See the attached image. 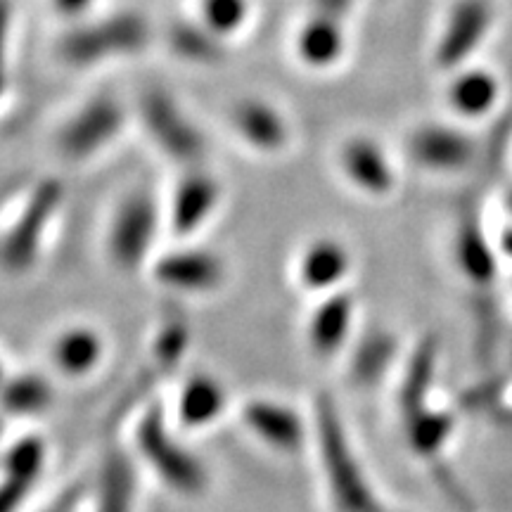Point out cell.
<instances>
[{
	"label": "cell",
	"instance_id": "cell-1",
	"mask_svg": "<svg viewBox=\"0 0 512 512\" xmlns=\"http://www.w3.org/2000/svg\"><path fill=\"white\" fill-rule=\"evenodd\" d=\"M150 43V19L138 10H119L72 24L57 38V57L67 67L88 69L143 53Z\"/></svg>",
	"mask_w": 512,
	"mask_h": 512
},
{
	"label": "cell",
	"instance_id": "cell-2",
	"mask_svg": "<svg viewBox=\"0 0 512 512\" xmlns=\"http://www.w3.org/2000/svg\"><path fill=\"white\" fill-rule=\"evenodd\" d=\"M67 200V188L60 178L46 176L31 185L19 207L0 235V268L22 275L36 266L43 242L53 221Z\"/></svg>",
	"mask_w": 512,
	"mask_h": 512
},
{
	"label": "cell",
	"instance_id": "cell-3",
	"mask_svg": "<svg viewBox=\"0 0 512 512\" xmlns=\"http://www.w3.org/2000/svg\"><path fill=\"white\" fill-rule=\"evenodd\" d=\"M138 121L159 155L181 166V171L207 164L209 138L166 88H145L138 98Z\"/></svg>",
	"mask_w": 512,
	"mask_h": 512
},
{
	"label": "cell",
	"instance_id": "cell-4",
	"mask_svg": "<svg viewBox=\"0 0 512 512\" xmlns=\"http://www.w3.org/2000/svg\"><path fill=\"white\" fill-rule=\"evenodd\" d=\"M162 209V202L150 185H136L119 197L105 233L107 256L114 266L121 271L140 268L162 228Z\"/></svg>",
	"mask_w": 512,
	"mask_h": 512
},
{
	"label": "cell",
	"instance_id": "cell-5",
	"mask_svg": "<svg viewBox=\"0 0 512 512\" xmlns=\"http://www.w3.org/2000/svg\"><path fill=\"white\" fill-rule=\"evenodd\" d=\"M316 427L320 456H323L337 508L342 512H382V505L375 501L373 491L356 463L342 422H339V415L328 396L318 399Z\"/></svg>",
	"mask_w": 512,
	"mask_h": 512
},
{
	"label": "cell",
	"instance_id": "cell-6",
	"mask_svg": "<svg viewBox=\"0 0 512 512\" xmlns=\"http://www.w3.org/2000/svg\"><path fill=\"white\" fill-rule=\"evenodd\" d=\"M128 121L126 105L112 93H95L83 100L62 121L55 133V147L62 159L74 164L91 162L124 133Z\"/></svg>",
	"mask_w": 512,
	"mask_h": 512
},
{
	"label": "cell",
	"instance_id": "cell-7",
	"mask_svg": "<svg viewBox=\"0 0 512 512\" xmlns=\"http://www.w3.org/2000/svg\"><path fill=\"white\" fill-rule=\"evenodd\" d=\"M496 27L494 0H451L434 38L432 62L441 74L475 62Z\"/></svg>",
	"mask_w": 512,
	"mask_h": 512
},
{
	"label": "cell",
	"instance_id": "cell-8",
	"mask_svg": "<svg viewBox=\"0 0 512 512\" xmlns=\"http://www.w3.org/2000/svg\"><path fill=\"white\" fill-rule=\"evenodd\" d=\"M406 157L415 169L430 176H458L475 164L477 140L470 126L458 121L427 119L406 136Z\"/></svg>",
	"mask_w": 512,
	"mask_h": 512
},
{
	"label": "cell",
	"instance_id": "cell-9",
	"mask_svg": "<svg viewBox=\"0 0 512 512\" xmlns=\"http://www.w3.org/2000/svg\"><path fill=\"white\" fill-rule=\"evenodd\" d=\"M335 164L344 183L368 200H387L399 188V166L392 152L368 133L344 138L335 152Z\"/></svg>",
	"mask_w": 512,
	"mask_h": 512
},
{
	"label": "cell",
	"instance_id": "cell-10",
	"mask_svg": "<svg viewBox=\"0 0 512 512\" xmlns=\"http://www.w3.org/2000/svg\"><path fill=\"white\" fill-rule=\"evenodd\" d=\"M444 76V105L448 119L463 126H475L498 112L503 102V79L496 69L470 62Z\"/></svg>",
	"mask_w": 512,
	"mask_h": 512
},
{
	"label": "cell",
	"instance_id": "cell-11",
	"mask_svg": "<svg viewBox=\"0 0 512 512\" xmlns=\"http://www.w3.org/2000/svg\"><path fill=\"white\" fill-rule=\"evenodd\" d=\"M223 202V183L207 164L183 169L176 178L169 202H166V223L178 238H192L197 230L214 219Z\"/></svg>",
	"mask_w": 512,
	"mask_h": 512
},
{
	"label": "cell",
	"instance_id": "cell-12",
	"mask_svg": "<svg viewBox=\"0 0 512 512\" xmlns=\"http://www.w3.org/2000/svg\"><path fill=\"white\" fill-rule=\"evenodd\" d=\"M138 444L166 484H171L181 494H200L204 489L207 475H204L202 463L166 434L159 408H152L147 418L140 422Z\"/></svg>",
	"mask_w": 512,
	"mask_h": 512
},
{
	"label": "cell",
	"instance_id": "cell-13",
	"mask_svg": "<svg viewBox=\"0 0 512 512\" xmlns=\"http://www.w3.org/2000/svg\"><path fill=\"white\" fill-rule=\"evenodd\" d=\"M228 124L240 143L259 155H283L292 143V124L287 114L259 95H247L233 102Z\"/></svg>",
	"mask_w": 512,
	"mask_h": 512
},
{
	"label": "cell",
	"instance_id": "cell-14",
	"mask_svg": "<svg viewBox=\"0 0 512 512\" xmlns=\"http://www.w3.org/2000/svg\"><path fill=\"white\" fill-rule=\"evenodd\" d=\"M292 50L297 62L309 72H330L339 67L349 50L347 17L313 10L294 31Z\"/></svg>",
	"mask_w": 512,
	"mask_h": 512
},
{
	"label": "cell",
	"instance_id": "cell-15",
	"mask_svg": "<svg viewBox=\"0 0 512 512\" xmlns=\"http://www.w3.org/2000/svg\"><path fill=\"white\" fill-rule=\"evenodd\" d=\"M159 283L181 292H211L226 280V264L207 249H176L155 264Z\"/></svg>",
	"mask_w": 512,
	"mask_h": 512
},
{
	"label": "cell",
	"instance_id": "cell-16",
	"mask_svg": "<svg viewBox=\"0 0 512 512\" xmlns=\"http://www.w3.org/2000/svg\"><path fill=\"white\" fill-rule=\"evenodd\" d=\"M299 280L313 292H330L344 283L351 271V252L339 238L323 235L311 240L299 256Z\"/></svg>",
	"mask_w": 512,
	"mask_h": 512
},
{
	"label": "cell",
	"instance_id": "cell-17",
	"mask_svg": "<svg viewBox=\"0 0 512 512\" xmlns=\"http://www.w3.org/2000/svg\"><path fill=\"white\" fill-rule=\"evenodd\" d=\"M46 451L38 439H24L12 446L5 463V482L0 484V512H15L27 498L31 484L41 475Z\"/></svg>",
	"mask_w": 512,
	"mask_h": 512
},
{
	"label": "cell",
	"instance_id": "cell-18",
	"mask_svg": "<svg viewBox=\"0 0 512 512\" xmlns=\"http://www.w3.org/2000/svg\"><path fill=\"white\" fill-rule=\"evenodd\" d=\"M166 43L178 60L200 64V67H216L228 60V43L211 34L197 17L171 22Z\"/></svg>",
	"mask_w": 512,
	"mask_h": 512
},
{
	"label": "cell",
	"instance_id": "cell-19",
	"mask_svg": "<svg viewBox=\"0 0 512 512\" xmlns=\"http://www.w3.org/2000/svg\"><path fill=\"white\" fill-rule=\"evenodd\" d=\"M354 320V299L347 292H332L311 316V344L318 354H332L344 344Z\"/></svg>",
	"mask_w": 512,
	"mask_h": 512
},
{
	"label": "cell",
	"instance_id": "cell-20",
	"mask_svg": "<svg viewBox=\"0 0 512 512\" xmlns=\"http://www.w3.org/2000/svg\"><path fill=\"white\" fill-rule=\"evenodd\" d=\"M245 422L261 439L278 448H297L302 444V422L290 408L268 401H252L245 408Z\"/></svg>",
	"mask_w": 512,
	"mask_h": 512
},
{
	"label": "cell",
	"instance_id": "cell-21",
	"mask_svg": "<svg viewBox=\"0 0 512 512\" xmlns=\"http://www.w3.org/2000/svg\"><path fill=\"white\" fill-rule=\"evenodd\" d=\"M456 259L460 271H463L470 280H475V283H489V280L494 278V247H489V242H486L482 233V223L477 219H465L458 226Z\"/></svg>",
	"mask_w": 512,
	"mask_h": 512
},
{
	"label": "cell",
	"instance_id": "cell-22",
	"mask_svg": "<svg viewBox=\"0 0 512 512\" xmlns=\"http://www.w3.org/2000/svg\"><path fill=\"white\" fill-rule=\"evenodd\" d=\"M133 489H136V477H133L131 460L121 451H112L102 467L100 512H131Z\"/></svg>",
	"mask_w": 512,
	"mask_h": 512
},
{
	"label": "cell",
	"instance_id": "cell-23",
	"mask_svg": "<svg viewBox=\"0 0 512 512\" xmlns=\"http://www.w3.org/2000/svg\"><path fill=\"white\" fill-rule=\"evenodd\" d=\"M197 19L228 43L252 19V0H197Z\"/></svg>",
	"mask_w": 512,
	"mask_h": 512
},
{
	"label": "cell",
	"instance_id": "cell-24",
	"mask_svg": "<svg viewBox=\"0 0 512 512\" xmlns=\"http://www.w3.org/2000/svg\"><path fill=\"white\" fill-rule=\"evenodd\" d=\"M102 351L100 337L95 332L86 328H76L64 332V335L55 342L53 356L55 363L60 366L64 373H86L88 368H93L98 363Z\"/></svg>",
	"mask_w": 512,
	"mask_h": 512
},
{
	"label": "cell",
	"instance_id": "cell-25",
	"mask_svg": "<svg viewBox=\"0 0 512 512\" xmlns=\"http://www.w3.org/2000/svg\"><path fill=\"white\" fill-rule=\"evenodd\" d=\"M53 401L46 377L24 375L0 384V406L10 413H36Z\"/></svg>",
	"mask_w": 512,
	"mask_h": 512
},
{
	"label": "cell",
	"instance_id": "cell-26",
	"mask_svg": "<svg viewBox=\"0 0 512 512\" xmlns=\"http://www.w3.org/2000/svg\"><path fill=\"white\" fill-rule=\"evenodd\" d=\"M223 406V392L211 377H192L181 394V418L185 425H204L214 420Z\"/></svg>",
	"mask_w": 512,
	"mask_h": 512
},
{
	"label": "cell",
	"instance_id": "cell-27",
	"mask_svg": "<svg viewBox=\"0 0 512 512\" xmlns=\"http://www.w3.org/2000/svg\"><path fill=\"white\" fill-rule=\"evenodd\" d=\"M389 356H392V339L387 335H373L363 339V344L354 356V375L363 382L373 380L384 368V363L389 361Z\"/></svg>",
	"mask_w": 512,
	"mask_h": 512
},
{
	"label": "cell",
	"instance_id": "cell-28",
	"mask_svg": "<svg viewBox=\"0 0 512 512\" xmlns=\"http://www.w3.org/2000/svg\"><path fill=\"white\" fill-rule=\"evenodd\" d=\"M190 328L185 320H166V325L159 332L155 358L164 370H174L181 361L185 347H188Z\"/></svg>",
	"mask_w": 512,
	"mask_h": 512
},
{
	"label": "cell",
	"instance_id": "cell-29",
	"mask_svg": "<svg viewBox=\"0 0 512 512\" xmlns=\"http://www.w3.org/2000/svg\"><path fill=\"white\" fill-rule=\"evenodd\" d=\"M453 422L444 415H432V418H413L411 422V439L415 448L430 453L434 448H439L441 441L446 439V434L451 432Z\"/></svg>",
	"mask_w": 512,
	"mask_h": 512
},
{
	"label": "cell",
	"instance_id": "cell-30",
	"mask_svg": "<svg viewBox=\"0 0 512 512\" xmlns=\"http://www.w3.org/2000/svg\"><path fill=\"white\" fill-rule=\"evenodd\" d=\"M10 31H12V5L0 0V100L10 88Z\"/></svg>",
	"mask_w": 512,
	"mask_h": 512
},
{
	"label": "cell",
	"instance_id": "cell-31",
	"mask_svg": "<svg viewBox=\"0 0 512 512\" xmlns=\"http://www.w3.org/2000/svg\"><path fill=\"white\" fill-rule=\"evenodd\" d=\"M48 5L57 17L76 24L81 22V19H86V15L95 5V0H48Z\"/></svg>",
	"mask_w": 512,
	"mask_h": 512
},
{
	"label": "cell",
	"instance_id": "cell-32",
	"mask_svg": "<svg viewBox=\"0 0 512 512\" xmlns=\"http://www.w3.org/2000/svg\"><path fill=\"white\" fill-rule=\"evenodd\" d=\"M83 494H86V486L83 484L69 486V489L62 491L55 501H50L46 508H43V512H74L76 508H79Z\"/></svg>",
	"mask_w": 512,
	"mask_h": 512
},
{
	"label": "cell",
	"instance_id": "cell-33",
	"mask_svg": "<svg viewBox=\"0 0 512 512\" xmlns=\"http://www.w3.org/2000/svg\"><path fill=\"white\" fill-rule=\"evenodd\" d=\"M356 0H313V10H325L332 15L347 17V12L354 8Z\"/></svg>",
	"mask_w": 512,
	"mask_h": 512
},
{
	"label": "cell",
	"instance_id": "cell-34",
	"mask_svg": "<svg viewBox=\"0 0 512 512\" xmlns=\"http://www.w3.org/2000/svg\"><path fill=\"white\" fill-rule=\"evenodd\" d=\"M503 245H505V249H510V252H512V221L508 223V233H505Z\"/></svg>",
	"mask_w": 512,
	"mask_h": 512
}]
</instances>
